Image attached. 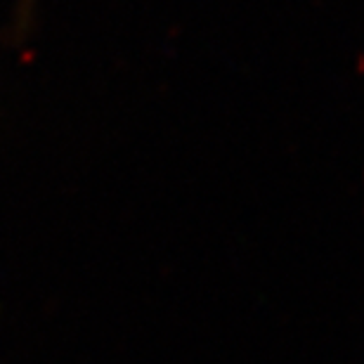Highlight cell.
<instances>
[{
	"label": "cell",
	"mask_w": 364,
	"mask_h": 364,
	"mask_svg": "<svg viewBox=\"0 0 364 364\" xmlns=\"http://www.w3.org/2000/svg\"><path fill=\"white\" fill-rule=\"evenodd\" d=\"M24 3H31V0H24Z\"/></svg>",
	"instance_id": "cell-1"
}]
</instances>
